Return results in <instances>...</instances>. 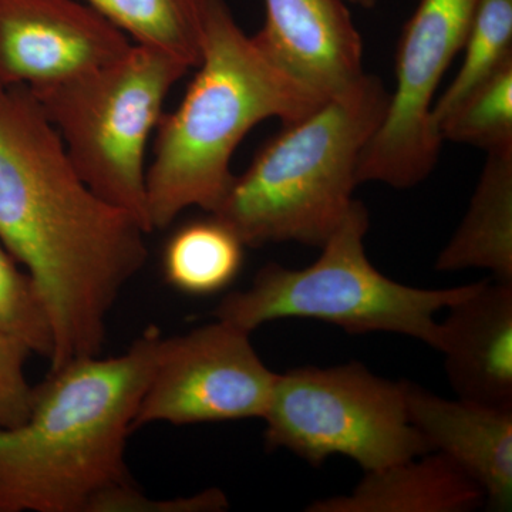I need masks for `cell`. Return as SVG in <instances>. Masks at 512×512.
<instances>
[{"mask_svg": "<svg viewBox=\"0 0 512 512\" xmlns=\"http://www.w3.org/2000/svg\"><path fill=\"white\" fill-rule=\"evenodd\" d=\"M251 332L217 319L175 338H161L133 431L150 423H218L264 417L274 389Z\"/></svg>", "mask_w": 512, "mask_h": 512, "instance_id": "cell-9", "label": "cell"}, {"mask_svg": "<svg viewBox=\"0 0 512 512\" xmlns=\"http://www.w3.org/2000/svg\"><path fill=\"white\" fill-rule=\"evenodd\" d=\"M443 141L488 153L512 148V59L474 87L439 123Z\"/></svg>", "mask_w": 512, "mask_h": 512, "instance_id": "cell-18", "label": "cell"}, {"mask_svg": "<svg viewBox=\"0 0 512 512\" xmlns=\"http://www.w3.org/2000/svg\"><path fill=\"white\" fill-rule=\"evenodd\" d=\"M198 72L173 113L156 128L147 170L151 229H164L190 207L214 212L234 180L231 160L261 121L302 119L326 99L289 76L224 0H208Z\"/></svg>", "mask_w": 512, "mask_h": 512, "instance_id": "cell-3", "label": "cell"}, {"mask_svg": "<svg viewBox=\"0 0 512 512\" xmlns=\"http://www.w3.org/2000/svg\"><path fill=\"white\" fill-rule=\"evenodd\" d=\"M461 50L463 64L433 106L437 130L458 101L512 59V0H478Z\"/></svg>", "mask_w": 512, "mask_h": 512, "instance_id": "cell-19", "label": "cell"}, {"mask_svg": "<svg viewBox=\"0 0 512 512\" xmlns=\"http://www.w3.org/2000/svg\"><path fill=\"white\" fill-rule=\"evenodd\" d=\"M161 338L150 326L124 355L72 360L35 387L29 419L0 430V512H89L131 483L124 450Z\"/></svg>", "mask_w": 512, "mask_h": 512, "instance_id": "cell-2", "label": "cell"}, {"mask_svg": "<svg viewBox=\"0 0 512 512\" xmlns=\"http://www.w3.org/2000/svg\"><path fill=\"white\" fill-rule=\"evenodd\" d=\"M346 3H352V5L360 6V8L372 9L375 8L380 0H345Z\"/></svg>", "mask_w": 512, "mask_h": 512, "instance_id": "cell-23", "label": "cell"}, {"mask_svg": "<svg viewBox=\"0 0 512 512\" xmlns=\"http://www.w3.org/2000/svg\"><path fill=\"white\" fill-rule=\"evenodd\" d=\"M436 269H485L495 281L512 282V148L487 154L467 214Z\"/></svg>", "mask_w": 512, "mask_h": 512, "instance_id": "cell-15", "label": "cell"}, {"mask_svg": "<svg viewBox=\"0 0 512 512\" xmlns=\"http://www.w3.org/2000/svg\"><path fill=\"white\" fill-rule=\"evenodd\" d=\"M191 67L143 45L90 72L32 90L77 174L104 202L151 234L147 144L171 89ZM29 89V87H28Z\"/></svg>", "mask_w": 512, "mask_h": 512, "instance_id": "cell-6", "label": "cell"}, {"mask_svg": "<svg viewBox=\"0 0 512 512\" xmlns=\"http://www.w3.org/2000/svg\"><path fill=\"white\" fill-rule=\"evenodd\" d=\"M476 481L431 451L392 466L369 471L349 495L313 501L311 512H468L483 507Z\"/></svg>", "mask_w": 512, "mask_h": 512, "instance_id": "cell-14", "label": "cell"}, {"mask_svg": "<svg viewBox=\"0 0 512 512\" xmlns=\"http://www.w3.org/2000/svg\"><path fill=\"white\" fill-rule=\"evenodd\" d=\"M254 36L266 55L322 99L363 72V42L345 0H265Z\"/></svg>", "mask_w": 512, "mask_h": 512, "instance_id": "cell-11", "label": "cell"}, {"mask_svg": "<svg viewBox=\"0 0 512 512\" xmlns=\"http://www.w3.org/2000/svg\"><path fill=\"white\" fill-rule=\"evenodd\" d=\"M478 0H420L396 53V89L386 116L360 158L359 184L397 190L423 183L439 161L443 138L433 121L434 97L463 49Z\"/></svg>", "mask_w": 512, "mask_h": 512, "instance_id": "cell-8", "label": "cell"}, {"mask_svg": "<svg viewBox=\"0 0 512 512\" xmlns=\"http://www.w3.org/2000/svg\"><path fill=\"white\" fill-rule=\"evenodd\" d=\"M262 419L268 450L289 451L312 467L343 456L369 473L431 453L410 423L404 382L359 362L276 375Z\"/></svg>", "mask_w": 512, "mask_h": 512, "instance_id": "cell-7", "label": "cell"}, {"mask_svg": "<svg viewBox=\"0 0 512 512\" xmlns=\"http://www.w3.org/2000/svg\"><path fill=\"white\" fill-rule=\"evenodd\" d=\"M130 37L74 0H0V84L35 90L126 55Z\"/></svg>", "mask_w": 512, "mask_h": 512, "instance_id": "cell-10", "label": "cell"}, {"mask_svg": "<svg viewBox=\"0 0 512 512\" xmlns=\"http://www.w3.org/2000/svg\"><path fill=\"white\" fill-rule=\"evenodd\" d=\"M18 264L0 242V330L50 360L55 338L49 313L32 276Z\"/></svg>", "mask_w": 512, "mask_h": 512, "instance_id": "cell-20", "label": "cell"}, {"mask_svg": "<svg viewBox=\"0 0 512 512\" xmlns=\"http://www.w3.org/2000/svg\"><path fill=\"white\" fill-rule=\"evenodd\" d=\"M390 93L372 74L333 94L259 150L212 215L245 247L322 248L342 224L359 185L360 158L386 116Z\"/></svg>", "mask_w": 512, "mask_h": 512, "instance_id": "cell-4", "label": "cell"}, {"mask_svg": "<svg viewBox=\"0 0 512 512\" xmlns=\"http://www.w3.org/2000/svg\"><path fill=\"white\" fill-rule=\"evenodd\" d=\"M245 244L237 232L210 214L191 221L165 244V281L187 295H214L237 279L244 265Z\"/></svg>", "mask_w": 512, "mask_h": 512, "instance_id": "cell-16", "label": "cell"}, {"mask_svg": "<svg viewBox=\"0 0 512 512\" xmlns=\"http://www.w3.org/2000/svg\"><path fill=\"white\" fill-rule=\"evenodd\" d=\"M146 235L83 183L30 89L0 84V242L42 293L50 372L100 355L111 308L146 264Z\"/></svg>", "mask_w": 512, "mask_h": 512, "instance_id": "cell-1", "label": "cell"}, {"mask_svg": "<svg viewBox=\"0 0 512 512\" xmlns=\"http://www.w3.org/2000/svg\"><path fill=\"white\" fill-rule=\"evenodd\" d=\"M136 45L154 47L197 67L208 0H86Z\"/></svg>", "mask_w": 512, "mask_h": 512, "instance_id": "cell-17", "label": "cell"}, {"mask_svg": "<svg viewBox=\"0 0 512 512\" xmlns=\"http://www.w3.org/2000/svg\"><path fill=\"white\" fill-rule=\"evenodd\" d=\"M369 225V211L353 201L312 265H265L251 288L229 293L212 315L248 332L278 319L322 320L349 335L396 333L436 349L440 322L434 316L476 291L478 282L420 289L387 278L367 258Z\"/></svg>", "mask_w": 512, "mask_h": 512, "instance_id": "cell-5", "label": "cell"}, {"mask_svg": "<svg viewBox=\"0 0 512 512\" xmlns=\"http://www.w3.org/2000/svg\"><path fill=\"white\" fill-rule=\"evenodd\" d=\"M30 353L25 342L0 330V430L19 427L32 413L35 387L25 376Z\"/></svg>", "mask_w": 512, "mask_h": 512, "instance_id": "cell-21", "label": "cell"}, {"mask_svg": "<svg viewBox=\"0 0 512 512\" xmlns=\"http://www.w3.org/2000/svg\"><path fill=\"white\" fill-rule=\"evenodd\" d=\"M447 311L436 350L458 399L512 409V282H478Z\"/></svg>", "mask_w": 512, "mask_h": 512, "instance_id": "cell-13", "label": "cell"}, {"mask_svg": "<svg viewBox=\"0 0 512 512\" xmlns=\"http://www.w3.org/2000/svg\"><path fill=\"white\" fill-rule=\"evenodd\" d=\"M407 414L430 451L443 454L483 490L491 511H511L512 409L447 400L404 382Z\"/></svg>", "mask_w": 512, "mask_h": 512, "instance_id": "cell-12", "label": "cell"}, {"mask_svg": "<svg viewBox=\"0 0 512 512\" xmlns=\"http://www.w3.org/2000/svg\"><path fill=\"white\" fill-rule=\"evenodd\" d=\"M227 495L218 488L191 497L174 500H151L133 483L104 491L90 505L89 512H221L228 510Z\"/></svg>", "mask_w": 512, "mask_h": 512, "instance_id": "cell-22", "label": "cell"}]
</instances>
